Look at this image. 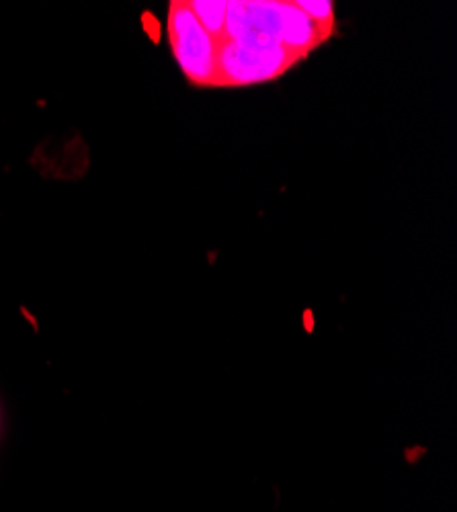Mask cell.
<instances>
[{
    "label": "cell",
    "mask_w": 457,
    "mask_h": 512,
    "mask_svg": "<svg viewBox=\"0 0 457 512\" xmlns=\"http://www.w3.org/2000/svg\"><path fill=\"white\" fill-rule=\"evenodd\" d=\"M169 39L187 80L197 87H214L218 74V41L207 33L187 3H171Z\"/></svg>",
    "instance_id": "cell-1"
},
{
    "label": "cell",
    "mask_w": 457,
    "mask_h": 512,
    "mask_svg": "<svg viewBox=\"0 0 457 512\" xmlns=\"http://www.w3.org/2000/svg\"><path fill=\"white\" fill-rule=\"evenodd\" d=\"M298 60L296 54L281 44L240 46L234 41H220L214 87H246V84L273 80Z\"/></svg>",
    "instance_id": "cell-2"
},
{
    "label": "cell",
    "mask_w": 457,
    "mask_h": 512,
    "mask_svg": "<svg viewBox=\"0 0 457 512\" xmlns=\"http://www.w3.org/2000/svg\"><path fill=\"white\" fill-rule=\"evenodd\" d=\"M332 33L318 27L296 3H283V25H281V46L296 54L300 60L308 56L316 46Z\"/></svg>",
    "instance_id": "cell-3"
},
{
    "label": "cell",
    "mask_w": 457,
    "mask_h": 512,
    "mask_svg": "<svg viewBox=\"0 0 457 512\" xmlns=\"http://www.w3.org/2000/svg\"><path fill=\"white\" fill-rule=\"evenodd\" d=\"M187 7L191 9L199 25L210 33L218 44L224 41L228 3H224V0H191V3H187Z\"/></svg>",
    "instance_id": "cell-4"
},
{
    "label": "cell",
    "mask_w": 457,
    "mask_h": 512,
    "mask_svg": "<svg viewBox=\"0 0 457 512\" xmlns=\"http://www.w3.org/2000/svg\"><path fill=\"white\" fill-rule=\"evenodd\" d=\"M298 9H302L318 27L332 33L335 29V5L330 0H300L296 3Z\"/></svg>",
    "instance_id": "cell-5"
}]
</instances>
